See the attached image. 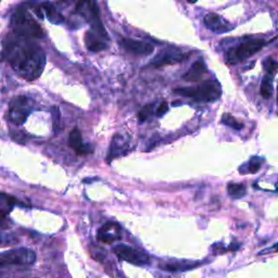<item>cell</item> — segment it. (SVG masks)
Listing matches in <instances>:
<instances>
[{"instance_id": "cell-1", "label": "cell", "mask_w": 278, "mask_h": 278, "mask_svg": "<svg viewBox=\"0 0 278 278\" xmlns=\"http://www.w3.org/2000/svg\"><path fill=\"white\" fill-rule=\"evenodd\" d=\"M4 54L11 67L27 81L36 80L44 71L46 59L40 47L17 34L6 38Z\"/></svg>"}, {"instance_id": "cell-2", "label": "cell", "mask_w": 278, "mask_h": 278, "mask_svg": "<svg viewBox=\"0 0 278 278\" xmlns=\"http://www.w3.org/2000/svg\"><path fill=\"white\" fill-rule=\"evenodd\" d=\"M13 32L21 37L25 38H41L44 37V31L41 26L28 17L25 10L20 9L12 16L11 22Z\"/></svg>"}, {"instance_id": "cell-3", "label": "cell", "mask_w": 278, "mask_h": 278, "mask_svg": "<svg viewBox=\"0 0 278 278\" xmlns=\"http://www.w3.org/2000/svg\"><path fill=\"white\" fill-rule=\"evenodd\" d=\"M174 91L181 96L203 102L215 101L222 94L218 82H204L197 87H182L176 88Z\"/></svg>"}, {"instance_id": "cell-4", "label": "cell", "mask_w": 278, "mask_h": 278, "mask_svg": "<svg viewBox=\"0 0 278 278\" xmlns=\"http://www.w3.org/2000/svg\"><path fill=\"white\" fill-rule=\"evenodd\" d=\"M265 41L262 38H253L249 39L247 41H244L242 44L237 46L236 48L231 49L230 51L227 52L226 57V62L231 66H235L241 61L248 59L249 57L253 55L261 49L264 47Z\"/></svg>"}, {"instance_id": "cell-5", "label": "cell", "mask_w": 278, "mask_h": 278, "mask_svg": "<svg viewBox=\"0 0 278 278\" xmlns=\"http://www.w3.org/2000/svg\"><path fill=\"white\" fill-rule=\"evenodd\" d=\"M36 261V254L31 249L18 248L0 253V267L10 265H31Z\"/></svg>"}, {"instance_id": "cell-6", "label": "cell", "mask_w": 278, "mask_h": 278, "mask_svg": "<svg viewBox=\"0 0 278 278\" xmlns=\"http://www.w3.org/2000/svg\"><path fill=\"white\" fill-rule=\"evenodd\" d=\"M77 11L88 21L91 24L92 30H94L99 36L108 39V34H106L104 27L101 23L100 17H99V9L96 4L91 0H84L77 5Z\"/></svg>"}, {"instance_id": "cell-7", "label": "cell", "mask_w": 278, "mask_h": 278, "mask_svg": "<svg viewBox=\"0 0 278 278\" xmlns=\"http://www.w3.org/2000/svg\"><path fill=\"white\" fill-rule=\"evenodd\" d=\"M113 251L121 260L135 265H146L149 263V256L145 252H141L130 246L118 245L113 248Z\"/></svg>"}, {"instance_id": "cell-8", "label": "cell", "mask_w": 278, "mask_h": 278, "mask_svg": "<svg viewBox=\"0 0 278 278\" xmlns=\"http://www.w3.org/2000/svg\"><path fill=\"white\" fill-rule=\"evenodd\" d=\"M30 112L31 110L30 106H28V100L26 97L19 96L12 99L9 108V118L11 120V122L17 125L23 124Z\"/></svg>"}, {"instance_id": "cell-9", "label": "cell", "mask_w": 278, "mask_h": 278, "mask_svg": "<svg viewBox=\"0 0 278 278\" xmlns=\"http://www.w3.org/2000/svg\"><path fill=\"white\" fill-rule=\"evenodd\" d=\"M121 45L124 47L125 50L137 55H149L154 50L153 46L149 42L134 40L131 38H122Z\"/></svg>"}, {"instance_id": "cell-10", "label": "cell", "mask_w": 278, "mask_h": 278, "mask_svg": "<svg viewBox=\"0 0 278 278\" xmlns=\"http://www.w3.org/2000/svg\"><path fill=\"white\" fill-rule=\"evenodd\" d=\"M130 138L127 136H123V135L117 134L116 136L113 137L112 142H111V147L109 150V155H108V161L110 162L117 156H120L122 154H125L128 152V149H130Z\"/></svg>"}, {"instance_id": "cell-11", "label": "cell", "mask_w": 278, "mask_h": 278, "mask_svg": "<svg viewBox=\"0 0 278 278\" xmlns=\"http://www.w3.org/2000/svg\"><path fill=\"white\" fill-rule=\"evenodd\" d=\"M205 26L211 30L213 33L223 34L232 31V26L228 24L225 20H223L215 13H209L204 17Z\"/></svg>"}, {"instance_id": "cell-12", "label": "cell", "mask_w": 278, "mask_h": 278, "mask_svg": "<svg viewBox=\"0 0 278 278\" xmlns=\"http://www.w3.org/2000/svg\"><path fill=\"white\" fill-rule=\"evenodd\" d=\"M120 225L114 222L105 223L98 232V239L104 244H112L121 238Z\"/></svg>"}, {"instance_id": "cell-13", "label": "cell", "mask_w": 278, "mask_h": 278, "mask_svg": "<svg viewBox=\"0 0 278 278\" xmlns=\"http://www.w3.org/2000/svg\"><path fill=\"white\" fill-rule=\"evenodd\" d=\"M69 144L70 147L74 149L77 154H87L92 152V148L89 145L83 144L82 135L78 130H73L70 134L69 137Z\"/></svg>"}, {"instance_id": "cell-14", "label": "cell", "mask_w": 278, "mask_h": 278, "mask_svg": "<svg viewBox=\"0 0 278 278\" xmlns=\"http://www.w3.org/2000/svg\"><path fill=\"white\" fill-rule=\"evenodd\" d=\"M17 203V199L0 192V226H5L6 219Z\"/></svg>"}, {"instance_id": "cell-15", "label": "cell", "mask_w": 278, "mask_h": 278, "mask_svg": "<svg viewBox=\"0 0 278 278\" xmlns=\"http://www.w3.org/2000/svg\"><path fill=\"white\" fill-rule=\"evenodd\" d=\"M205 64L203 60H198L194 64H192L191 68L187 71L186 74L183 76L185 81L187 82H198L200 81V78L205 73Z\"/></svg>"}, {"instance_id": "cell-16", "label": "cell", "mask_w": 278, "mask_h": 278, "mask_svg": "<svg viewBox=\"0 0 278 278\" xmlns=\"http://www.w3.org/2000/svg\"><path fill=\"white\" fill-rule=\"evenodd\" d=\"M85 45L88 48V50L91 52L102 51L106 48V44L101 39H99L94 33L86 32L85 34Z\"/></svg>"}, {"instance_id": "cell-17", "label": "cell", "mask_w": 278, "mask_h": 278, "mask_svg": "<svg viewBox=\"0 0 278 278\" xmlns=\"http://www.w3.org/2000/svg\"><path fill=\"white\" fill-rule=\"evenodd\" d=\"M198 265L199 263L178 261V262H170V263H165V264H161L160 267L165 270H171V272H177V270H188L191 268H195Z\"/></svg>"}, {"instance_id": "cell-18", "label": "cell", "mask_w": 278, "mask_h": 278, "mask_svg": "<svg viewBox=\"0 0 278 278\" xmlns=\"http://www.w3.org/2000/svg\"><path fill=\"white\" fill-rule=\"evenodd\" d=\"M183 55H176V54H162L156 58L152 64L154 67H163V66H170V64H176L183 61Z\"/></svg>"}, {"instance_id": "cell-19", "label": "cell", "mask_w": 278, "mask_h": 278, "mask_svg": "<svg viewBox=\"0 0 278 278\" xmlns=\"http://www.w3.org/2000/svg\"><path fill=\"white\" fill-rule=\"evenodd\" d=\"M42 9H44L48 20L50 21L51 23H53V24H61V23H63L64 18L62 17L61 13H59L58 11L55 10V8H54V7L52 5H50V4H44V5H42Z\"/></svg>"}, {"instance_id": "cell-20", "label": "cell", "mask_w": 278, "mask_h": 278, "mask_svg": "<svg viewBox=\"0 0 278 278\" xmlns=\"http://www.w3.org/2000/svg\"><path fill=\"white\" fill-rule=\"evenodd\" d=\"M227 191H228V195H230L232 198L239 199L246 195V187L242 184L231 183L228 184Z\"/></svg>"}, {"instance_id": "cell-21", "label": "cell", "mask_w": 278, "mask_h": 278, "mask_svg": "<svg viewBox=\"0 0 278 278\" xmlns=\"http://www.w3.org/2000/svg\"><path fill=\"white\" fill-rule=\"evenodd\" d=\"M261 96L264 99H269L273 94V87H272V78L269 76H266L264 80L262 81L261 87H260Z\"/></svg>"}, {"instance_id": "cell-22", "label": "cell", "mask_w": 278, "mask_h": 278, "mask_svg": "<svg viewBox=\"0 0 278 278\" xmlns=\"http://www.w3.org/2000/svg\"><path fill=\"white\" fill-rule=\"evenodd\" d=\"M222 123L230 126L232 128H234V130H241L242 127H244V125H242L240 122H238V121L235 119L233 116H231L230 113H225L223 114V118H222Z\"/></svg>"}, {"instance_id": "cell-23", "label": "cell", "mask_w": 278, "mask_h": 278, "mask_svg": "<svg viewBox=\"0 0 278 278\" xmlns=\"http://www.w3.org/2000/svg\"><path fill=\"white\" fill-rule=\"evenodd\" d=\"M262 159L261 158H258V156H253V158L249 161V164H248V172L249 173H256L258 171L260 170L261 165H262Z\"/></svg>"}, {"instance_id": "cell-24", "label": "cell", "mask_w": 278, "mask_h": 278, "mask_svg": "<svg viewBox=\"0 0 278 278\" xmlns=\"http://www.w3.org/2000/svg\"><path fill=\"white\" fill-rule=\"evenodd\" d=\"M153 108H154V104L150 103V104L145 105L144 108L141 109V111L138 113V119L140 122H144V121H146L149 117L151 116L153 112Z\"/></svg>"}, {"instance_id": "cell-25", "label": "cell", "mask_w": 278, "mask_h": 278, "mask_svg": "<svg viewBox=\"0 0 278 278\" xmlns=\"http://www.w3.org/2000/svg\"><path fill=\"white\" fill-rule=\"evenodd\" d=\"M263 66H264V69L268 74H274L278 70V62H276L272 58H267L264 63H263Z\"/></svg>"}, {"instance_id": "cell-26", "label": "cell", "mask_w": 278, "mask_h": 278, "mask_svg": "<svg viewBox=\"0 0 278 278\" xmlns=\"http://www.w3.org/2000/svg\"><path fill=\"white\" fill-rule=\"evenodd\" d=\"M51 113H52V121H53V128H54V132H59L60 130V121H61V116H60V111H59V108L58 106H53L52 110H51Z\"/></svg>"}, {"instance_id": "cell-27", "label": "cell", "mask_w": 278, "mask_h": 278, "mask_svg": "<svg viewBox=\"0 0 278 278\" xmlns=\"http://www.w3.org/2000/svg\"><path fill=\"white\" fill-rule=\"evenodd\" d=\"M169 111V104L164 101V102H162L160 105H159V108L156 109V116L158 117H162V116H164V114Z\"/></svg>"}, {"instance_id": "cell-28", "label": "cell", "mask_w": 278, "mask_h": 278, "mask_svg": "<svg viewBox=\"0 0 278 278\" xmlns=\"http://www.w3.org/2000/svg\"><path fill=\"white\" fill-rule=\"evenodd\" d=\"M34 11L36 12V14H37V17H38V18L42 19V13H41V10H40V9H38V8H35V9H34Z\"/></svg>"}, {"instance_id": "cell-29", "label": "cell", "mask_w": 278, "mask_h": 278, "mask_svg": "<svg viewBox=\"0 0 278 278\" xmlns=\"http://www.w3.org/2000/svg\"><path fill=\"white\" fill-rule=\"evenodd\" d=\"M272 250H274V251L278 252V244H276L275 246H273V247H272Z\"/></svg>"}, {"instance_id": "cell-30", "label": "cell", "mask_w": 278, "mask_h": 278, "mask_svg": "<svg viewBox=\"0 0 278 278\" xmlns=\"http://www.w3.org/2000/svg\"><path fill=\"white\" fill-rule=\"evenodd\" d=\"M186 2H188L189 4H195L197 3V0H186Z\"/></svg>"}]
</instances>
